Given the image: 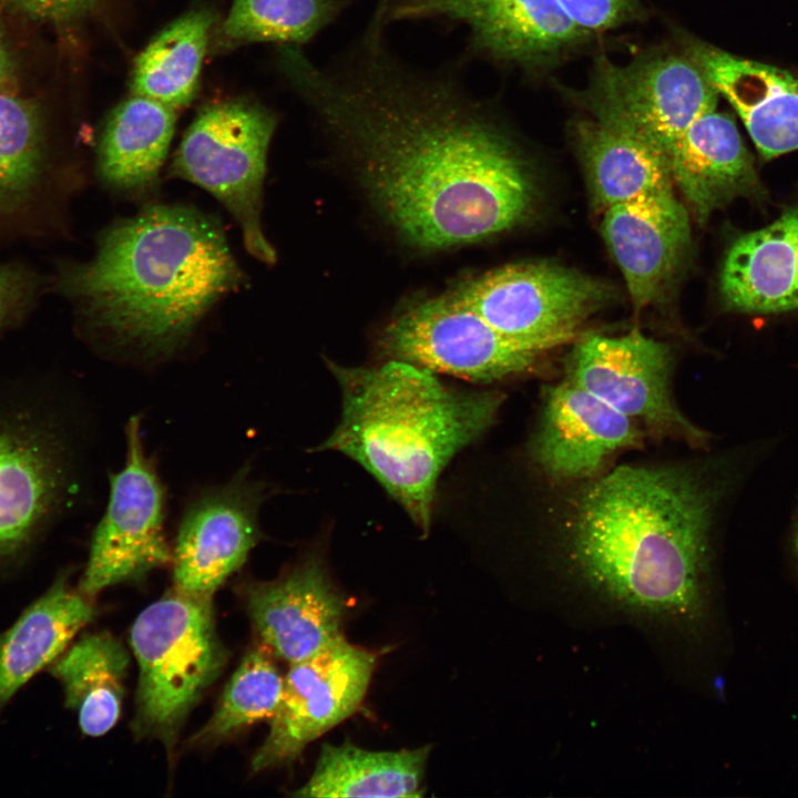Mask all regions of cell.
<instances>
[{"mask_svg": "<svg viewBox=\"0 0 798 798\" xmlns=\"http://www.w3.org/2000/svg\"><path fill=\"white\" fill-rule=\"evenodd\" d=\"M383 3L326 65L288 49L290 82L409 245L446 249L523 223L535 193L513 140L452 70L423 69L392 50Z\"/></svg>", "mask_w": 798, "mask_h": 798, "instance_id": "cell-1", "label": "cell"}, {"mask_svg": "<svg viewBox=\"0 0 798 798\" xmlns=\"http://www.w3.org/2000/svg\"><path fill=\"white\" fill-rule=\"evenodd\" d=\"M242 282L218 223L192 207L153 205L108 227L94 256L61 266L53 286L99 337L167 357Z\"/></svg>", "mask_w": 798, "mask_h": 798, "instance_id": "cell-2", "label": "cell"}, {"mask_svg": "<svg viewBox=\"0 0 798 798\" xmlns=\"http://www.w3.org/2000/svg\"><path fill=\"white\" fill-rule=\"evenodd\" d=\"M715 498L683 468L618 467L579 498L567 554L583 582L631 612H698Z\"/></svg>", "mask_w": 798, "mask_h": 798, "instance_id": "cell-3", "label": "cell"}, {"mask_svg": "<svg viewBox=\"0 0 798 798\" xmlns=\"http://www.w3.org/2000/svg\"><path fill=\"white\" fill-rule=\"evenodd\" d=\"M327 366L340 387L341 416L315 450L358 462L427 535L440 473L494 422L503 395L450 387L436 372L399 359Z\"/></svg>", "mask_w": 798, "mask_h": 798, "instance_id": "cell-4", "label": "cell"}, {"mask_svg": "<svg viewBox=\"0 0 798 798\" xmlns=\"http://www.w3.org/2000/svg\"><path fill=\"white\" fill-rule=\"evenodd\" d=\"M69 420L44 382L0 388V561L37 543L76 491Z\"/></svg>", "mask_w": 798, "mask_h": 798, "instance_id": "cell-5", "label": "cell"}, {"mask_svg": "<svg viewBox=\"0 0 798 798\" xmlns=\"http://www.w3.org/2000/svg\"><path fill=\"white\" fill-rule=\"evenodd\" d=\"M130 642L139 665L135 729L171 744L226 661L212 596L174 587L139 614Z\"/></svg>", "mask_w": 798, "mask_h": 798, "instance_id": "cell-6", "label": "cell"}, {"mask_svg": "<svg viewBox=\"0 0 798 798\" xmlns=\"http://www.w3.org/2000/svg\"><path fill=\"white\" fill-rule=\"evenodd\" d=\"M277 124L266 108L227 100L201 110L185 132L172 173L215 196L234 216L246 249L273 264L276 253L262 227L268 146Z\"/></svg>", "mask_w": 798, "mask_h": 798, "instance_id": "cell-7", "label": "cell"}, {"mask_svg": "<svg viewBox=\"0 0 798 798\" xmlns=\"http://www.w3.org/2000/svg\"><path fill=\"white\" fill-rule=\"evenodd\" d=\"M718 93L690 50L647 53L623 65L598 57L581 98L594 120L628 133L666 156Z\"/></svg>", "mask_w": 798, "mask_h": 798, "instance_id": "cell-8", "label": "cell"}, {"mask_svg": "<svg viewBox=\"0 0 798 798\" xmlns=\"http://www.w3.org/2000/svg\"><path fill=\"white\" fill-rule=\"evenodd\" d=\"M125 442L124 464L110 474L108 505L92 534L80 582L84 595L141 580L173 560L164 530L166 489L136 416L125 426Z\"/></svg>", "mask_w": 798, "mask_h": 798, "instance_id": "cell-9", "label": "cell"}, {"mask_svg": "<svg viewBox=\"0 0 798 798\" xmlns=\"http://www.w3.org/2000/svg\"><path fill=\"white\" fill-rule=\"evenodd\" d=\"M452 291L504 336L545 349L572 339L611 297L604 283L541 262L494 268Z\"/></svg>", "mask_w": 798, "mask_h": 798, "instance_id": "cell-10", "label": "cell"}, {"mask_svg": "<svg viewBox=\"0 0 798 798\" xmlns=\"http://www.w3.org/2000/svg\"><path fill=\"white\" fill-rule=\"evenodd\" d=\"M380 347L399 359L472 382L528 371L545 348L515 341L453 291L412 304L383 328Z\"/></svg>", "mask_w": 798, "mask_h": 798, "instance_id": "cell-11", "label": "cell"}, {"mask_svg": "<svg viewBox=\"0 0 798 798\" xmlns=\"http://www.w3.org/2000/svg\"><path fill=\"white\" fill-rule=\"evenodd\" d=\"M375 666V654L342 635L290 664L269 733L252 760L253 770L294 760L309 743L350 717L365 698Z\"/></svg>", "mask_w": 798, "mask_h": 798, "instance_id": "cell-12", "label": "cell"}, {"mask_svg": "<svg viewBox=\"0 0 798 798\" xmlns=\"http://www.w3.org/2000/svg\"><path fill=\"white\" fill-rule=\"evenodd\" d=\"M385 20L460 24L469 51L520 66L540 64L591 35L557 0H385Z\"/></svg>", "mask_w": 798, "mask_h": 798, "instance_id": "cell-13", "label": "cell"}, {"mask_svg": "<svg viewBox=\"0 0 798 798\" xmlns=\"http://www.w3.org/2000/svg\"><path fill=\"white\" fill-rule=\"evenodd\" d=\"M266 497L265 484L250 475L248 466L228 482L192 497L173 549L174 587L212 596L263 538L259 511Z\"/></svg>", "mask_w": 798, "mask_h": 798, "instance_id": "cell-14", "label": "cell"}, {"mask_svg": "<svg viewBox=\"0 0 798 798\" xmlns=\"http://www.w3.org/2000/svg\"><path fill=\"white\" fill-rule=\"evenodd\" d=\"M569 364V379L632 420L693 441L703 439L672 398V355L665 344L640 331L591 335L576 345Z\"/></svg>", "mask_w": 798, "mask_h": 798, "instance_id": "cell-15", "label": "cell"}, {"mask_svg": "<svg viewBox=\"0 0 798 798\" xmlns=\"http://www.w3.org/2000/svg\"><path fill=\"white\" fill-rule=\"evenodd\" d=\"M601 231L636 310L664 293L692 241L688 214L673 191L606 208Z\"/></svg>", "mask_w": 798, "mask_h": 798, "instance_id": "cell-16", "label": "cell"}, {"mask_svg": "<svg viewBox=\"0 0 798 798\" xmlns=\"http://www.w3.org/2000/svg\"><path fill=\"white\" fill-rule=\"evenodd\" d=\"M247 607L262 641L294 664L342 635L346 601L319 557L309 556L275 581L249 587Z\"/></svg>", "mask_w": 798, "mask_h": 798, "instance_id": "cell-17", "label": "cell"}, {"mask_svg": "<svg viewBox=\"0 0 798 798\" xmlns=\"http://www.w3.org/2000/svg\"><path fill=\"white\" fill-rule=\"evenodd\" d=\"M61 178L41 108L0 92V238L43 233Z\"/></svg>", "mask_w": 798, "mask_h": 798, "instance_id": "cell-18", "label": "cell"}, {"mask_svg": "<svg viewBox=\"0 0 798 798\" xmlns=\"http://www.w3.org/2000/svg\"><path fill=\"white\" fill-rule=\"evenodd\" d=\"M640 437L634 420L567 378L548 391L534 457L553 478L583 479Z\"/></svg>", "mask_w": 798, "mask_h": 798, "instance_id": "cell-19", "label": "cell"}, {"mask_svg": "<svg viewBox=\"0 0 798 798\" xmlns=\"http://www.w3.org/2000/svg\"><path fill=\"white\" fill-rule=\"evenodd\" d=\"M692 52L745 125L761 157L798 150V75L707 44Z\"/></svg>", "mask_w": 798, "mask_h": 798, "instance_id": "cell-20", "label": "cell"}, {"mask_svg": "<svg viewBox=\"0 0 798 798\" xmlns=\"http://www.w3.org/2000/svg\"><path fill=\"white\" fill-rule=\"evenodd\" d=\"M673 183L699 222L739 196L761 197L763 186L734 120L716 109L699 115L667 155Z\"/></svg>", "mask_w": 798, "mask_h": 798, "instance_id": "cell-21", "label": "cell"}, {"mask_svg": "<svg viewBox=\"0 0 798 798\" xmlns=\"http://www.w3.org/2000/svg\"><path fill=\"white\" fill-rule=\"evenodd\" d=\"M719 290L736 311L798 309V205L734 241L720 269Z\"/></svg>", "mask_w": 798, "mask_h": 798, "instance_id": "cell-22", "label": "cell"}, {"mask_svg": "<svg viewBox=\"0 0 798 798\" xmlns=\"http://www.w3.org/2000/svg\"><path fill=\"white\" fill-rule=\"evenodd\" d=\"M93 616L94 608L84 594L71 590L62 577L31 604L0 635V708L55 661Z\"/></svg>", "mask_w": 798, "mask_h": 798, "instance_id": "cell-23", "label": "cell"}, {"mask_svg": "<svg viewBox=\"0 0 798 798\" xmlns=\"http://www.w3.org/2000/svg\"><path fill=\"white\" fill-rule=\"evenodd\" d=\"M176 112L154 99L132 94L110 114L98 149V174L109 187L142 192L157 180Z\"/></svg>", "mask_w": 798, "mask_h": 798, "instance_id": "cell-24", "label": "cell"}, {"mask_svg": "<svg viewBox=\"0 0 798 798\" xmlns=\"http://www.w3.org/2000/svg\"><path fill=\"white\" fill-rule=\"evenodd\" d=\"M575 136L594 204L604 211L673 191L667 156L646 142L594 119L579 122Z\"/></svg>", "mask_w": 798, "mask_h": 798, "instance_id": "cell-25", "label": "cell"}, {"mask_svg": "<svg viewBox=\"0 0 798 798\" xmlns=\"http://www.w3.org/2000/svg\"><path fill=\"white\" fill-rule=\"evenodd\" d=\"M430 746L398 751H372L349 741L324 744L308 781L294 797L423 796Z\"/></svg>", "mask_w": 798, "mask_h": 798, "instance_id": "cell-26", "label": "cell"}, {"mask_svg": "<svg viewBox=\"0 0 798 798\" xmlns=\"http://www.w3.org/2000/svg\"><path fill=\"white\" fill-rule=\"evenodd\" d=\"M129 654L108 633L81 637L51 668L62 684L65 705L74 710L83 734L98 737L117 722Z\"/></svg>", "mask_w": 798, "mask_h": 798, "instance_id": "cell-27", "label": "cell"}, {"mask_svg": "<svg viewBox=\"0 0 798 798\" xmlns=\"http://www.w3.org/2000/svg\"><path fill=\"white\" fill-rule=\"evenodd\" d=\"M213 21L209 11L193 10L153 38L135 61L132 94L175 110L188 105L197 90Z\"/></svg>", "mask_w": 798, "mask_h": 798, "instance_id": "cell-28", "label": "cell"}, {"mask_svg": "<svg viewBox=\"0 0 798 798\" xmlns=\"http://www.w3.org/2000/svg\"><path fill=\"white\" fill-rule=\"evenodd\" d=\"M346 0H233L222 25L229 43L301 45L330 25Z\"/></svg>", "mask_w": 798, "mask_h": 798, "instance_id": "cell-29", "label": "cell"}, {"mask_svg": "<svg viewBox=\"0 0 798 798\" xmlns=\"http://www.w3.org/2000/svg\"><path fill=\"white\" fill-rule=\"evenodd\" d=\"M284 677L264 649L249 652L234 672L219 704L196 735L201 741L221 739L277 710Z\"/></svg>", "mask_w": 798, "mask_h": 798, "instance_id": "cell-30", "label": "cell"}, {"mask_svg": "<svg viewBox=\"0 0 798 798\" xmlns=\"http://www.w3.org/2000/svg\"><path fill=\"white\" fill-rule=\"evenodd\" d=\"M42 282L31 268L0 265V334L25 319L35 305Z\"/></svg>", "mask_w": 798, "mask_h": 798, "instance_id": "cell-31", "label": "cell"}, {"mask_svg": "<svg viewBox=\"0 0 798 798\" xmlns=\"http://www.w3.org/2000/svg\"><path fill=\"white\" fill-rule=\"evenodd\" d=\"M566 14L590 34L615 29L636 18L641 0H557Z\"/></svg>", "mask_w": 798, "mask_h": 798, "instance_id": "cell-32", "label": "cell"}, {"mask_svg": "<svg viewBox=\"0 0 798 798\" xmlns=\"http://www.w3.org/2000/svg\"><path fill=\"white\" fill-rule=\"evenodd\" d=\"M16 12L34 21L64 24L85 16L95 0H3Z\"/></svg>", "mask_w": 798, "mask_h": 798, "instance_id": "cell-33", "label": "cell"}, {"mask_svg": "<svg viewBox=\"0 0 798 798\" xmlns=\"http://www.w3.org/2000/svg\"><path fill=\"white\" fill-rule=\"evenodd\" d=\"M17 72L16 55L0 19V92H14L18 80Z\"/></svg>", "mask_w": 798, "mask_h": 798, "instance_id": "cell-34", "label": "cell"}, {"mask_svg": "<svg viewBox=\"0 0 798 798\" xmlns=\"http://www.w3.org/2000/svg\"><path fill=\"white\" fill-rule=\"evenodd\" d=\"M796 543H797V551H798V535H797V542H796Z\"/></svg>", "mask_w": 798, "mask_h": 798, "instance_id": "cell-35", "label": "cell"}]
</instances>
